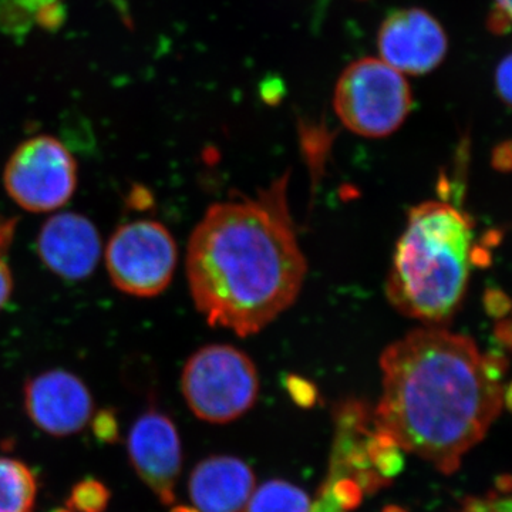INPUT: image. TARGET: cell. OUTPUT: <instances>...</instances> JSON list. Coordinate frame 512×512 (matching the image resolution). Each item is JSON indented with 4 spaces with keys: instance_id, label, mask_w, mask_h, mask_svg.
<instances>
[{
    "instance_id": "1",
    "label": "cell",
    "mask_w": 512,
    "mask_h": 512,
    "mask_svg": "<svg viewBox=\"0 0 512 512\" xmlns=\"http://www.w3.org/2000/svg\"><path fill=\"white\" fill-rule=\"evenodd\" d=\"M380 370L377 427L444 474L460 467L510 402L507 360L443 326L413 330L387 346Z\"/></svg>"
},
{
    "instance_id": "2",
    "label": "cell",
    "mask_w": 512,
    "mask_h": 512,
    "mask_svg": "<svg viewBox=\"0 0 512 512\" xmlns=\"http://www.w3.org/2000/svg\"><path fill=\"white\" fill-rule=\"evenodd\" d=\"M288 187L286 173L254 197L217 202L192 231L185 256L188 286L211 326L247 338L298 299L308 265Z\"/></svg>"
},
{
    "instance_id": "3",
    "label": "cell",
    "mask_w": 512,
    "mask_h": 512,
    "mask_svg": "<svg viewBox=\"0 0 512 512\" xmlns=\"http://www.w3.org/2000/svg\"><path fill=\"white\" fill-rule=\"evenodd\" d=\"M473 222L454 205L426 201L413 207L387 275L390 305L426 326L454 318L474 262Z\"/></svg>"
},
{
    "instance_id": "4",
    "label": "cell",
    "mask_w": 512,
    "mask_h": 512,
    "mask_svg": "<svg viewBox=\"0 0 512 512\" xmlns=\"http://www.w3.org/2000/svg\"><path fill=\"white\" fill-rule=\"evenodd\" d=\"M181 390L198 419L229 423L247 413L258 399V370L251 357L234 346H204L185 363Z\"/></svg>"
},
{
    "instance_id": "5",
    "label": "cell",
    "mask_w": 512,
    "mask_h": 512,
    "mask_svg": "<svg viewBox=\"0 0 512 512\" xmlns=\"http://www.w3.org/2000/svg\"><path fill=\"white\" fill-rule=\"evenodd\" d=\"M336 114L357 136H390L412 110V90L389 64L379 59H362L350 64L335 90Z\"/></svg>"
},
{
    "instance_id": "6",
    "label": "cell",
    "mask_w": 512,
    "mask_h": 512,
    "mask_svg": "<svg viewBox=\"0 0 512 512\" xmlns=\"http://www.w3.org/2000/svg\"><path fill=\"white\" fill-rule=\"evenodd\" d=\"M104 259L117 289L138 298H153L173 281L178 262L177 242L161 222H127L111 235Z\"/></svg>"
},
{
    "instance_id": "7",
    "label": "cell",
    "mask_w": 512,
    "mask_h": 512,
    "mask_svg": "<svg viewBox=\"0 0 512 512\" xmlns=\"http://www.w3.org/2000/svg\"><path fill=\"white\" fill-rule=\"evenodd\" d=\"M3 185L23 210L56 211L72 200L76 191V161L55 137L29 138L9 158Z\"/></svg>"
},
{
    "instance_id": "8",
    "label": "cell",
    "mask_w": 512,
    "mask_h": 512,
    "mask_svg": "<svg viewBox=\"0 0 512 512\" xmlns=\"http://www.w3.org/2000/svg\"><path fill=\"white\" fill-rule=\"evenodd\" d=\"M127 451L131 466L143 483L161 503L173 504L183 460L173 420L156 409L141 414L128 433Z\"/></svg>"
},
{
    "instance_id": "9",
    "label": "cell",
    "mask_w": 512,
    "mask_h": 512,
    "mask_svg": "<svg viewBox=\"0 0 512 512\" xmlns=\"http://www.w3.org/2000/svg\"><path fill=\"white\" fill-rule=\"evenodd\" d=\"M23 397L30 420L50 436L80 433L93 417L92 393L80 377L67 370H47L32 377Z\"/></svg>"
},
{
    "instance_id": "10",
    "label": "cell",
    "mask_w": 512,
    "mask_h": 512,
    "mask_svg": "<svg viewBox=\"0 0 512 512\" xmlns=\"http://www.w3.org/2000/svg\"><path fill=\"white\" fill-rule=\"evenodd\" d=\"M384 63L400 73L424 74L436 69L447 53V35L423 9L394 12L384 20L377 37Z\"/></svg>"
},
{
    "instance_id": "11",
    "label": "cell",
    "mask_w": 512,
    "mask_h": 512,
    "mask_svg": "<svg viewBox=\"0 0 512 512\" xmlns=\"http://www.w3.org/2000/svg\"><path fill=\"white\" fill-rule=\"evenodd\" d=\"M36 248L46 268L67 281L92 275L103 251L93 222L76 212L50 217L40 228Z\"/></svg>"
},
{
    "instance_id": "12",
    "label": "cell",
    "mask_w": 512,
    "mask_h": 512,
    "mask_svg": "<svg viewBox=\"0 0 512 512\" xmlns=\"http://www.w3.org/2000/svg\"><path fill=\"white\" fill-rule=\"evenodd\" d=\"M336 436L328 480L348 478L365 493H375L389 481L376 473L369 458V440L376 430L375 414L367 404L348 400L335 413Z\"/></svg>"
},
{
    "instance_id": "13",
    "label": "cell",
    "mask_w": 512,
    "mask_h": 512,
    "mask_svg": "<svg viewBox=\"0 0 512 512\" xmlns=\"http://www.w3.org/2000/svg\"><path fill=\"white\" fill-rule=\"evenodd\" d=\"M254 485V473L244 461L220 456L194 468L188 490L198 512H244Z\"/></svg>"
},
{
    "instance_id": "14",
    "label": "cell",
    "mask_w": 512,
    "mask_h": 512,
    "mask_svg": "<svg viewBox=\"0 0 512 512\" xmlns=\"http://www.w3.org/2000/svg\"><path fill=\"white\" fill-rule=\"evenodd\" d=\"M36 497L33 471L15 458L0 457V512H33Z\"/></svg>"
},
{
    "instance_id": "15",
    "label": "cell",
    "mask_w": 512,
    "mask_h": 512,
    "mask_svg": "<svg viewBox=\"0 0 512 512\" xmlns=\"http://www.w3.org/2000/svg\"><path fill=\"white\" fill-rule=\"evenodd\" d=\"M60 13V0H0V28L19 35L33 25H56Z\"/></svg>"
},
{
    "instance_id": "16",
    "label": "cell",
    "mask_w": 512,
    "mask_h": 512,
    "mask_svg": "<svg viewBox=\"0 0 512 512\" xmlns=\"http://www.w3.org/2000/svg\"><path fill=\"white\" fill-rule=\"evenodd\" d=\"M311 507V498L301 488L272 480L251 494L244 512H309Z\"/></svg>"
},
{
    "instance_id": "17",
    "label": "cell",
    "mask_w": 512,
    "mask_h": 512,
    "mask_svg": "<svg viewBox=\"0 0 512 512\" xmlns=\"http://www.w3.org/2000/svg\"><path fill=\"white\" fill-rule=\"evenodd\" d=\"M109 501L110 491L106 485L94 478H87L74 485L67 507L72 512H104Z\"/></svg>"
},
{
    "instance_id": "18",
    "label": "cell",
    "mask_w": 512,
    "mask_h": 512,
    "mask_svg": "<svg viewBox=\"0 0 512 512\" xmlns=\"http://www.w3.org/2000/svg\"><path fill=\"white\" fill-rule=\"evenodd\" d=\"M461 512H511V501L494 494L487 498H468Z\"/></svg>"
},
{
    "instance_id": "19",
    "label": "cell",
    "mask_w": 512,
    "mask_h": 512,
    "mask_svg": "<svg viewBox=\"0 0 512 512\" xmlns=\"http://www.w3.org/2000/svg\"><path fill=\"white\" fill-rule=\"evenodd\" d=\"M288 390L291 393L292 399L295 400L299 406L311 407L316 402L318 392H316L315 386L301 377H291L288 380Z\"/></svg>"
},
{
    "instance_id": "20",
    "label": "cell",
    "mask_w": 512,
    "mask_h": 512,
    "mask_svg": "<svg viewBox=\"0 0 512 512\" xmlns=\"http://www.w3.org/2000/svg\"><path fill=\"white\" fill-rule=\"evenodd\" d=\"M94 434L101 441H114L119 436V424H117L114 413L110 410H104L94 417L93 420Z\"/></svg>"
},
{
    "instance_id": "21",
    "label": "cell",
    "mask_w": 512,
    "mask_h": 512,
    "mask_svg": "<svg viewBox=\"0 0 512 512\" xmlns=\"http://www.w3.org/2000/svg\"><path fill=\"white\" fill-rule=\"evenodd\" d=\"M511 0H495L494 12L490 15L488 26L491 32L504 35L510 30Z\"/></svg>"
},
{
    "instance_id": "22",
    "label": "cell",
    "mask_w": 512,
    "mask_h": 512,
    "mask_svg": "<svg viewBox=\"0 0 512 512\" xmlns=\"http://www.w3.org/2000/svg\"><path fill=\"white\" fill-rule=\"evenodd\" d=\"M484 306L487 309L488 315L497 319H503L508 311H510V301L498 289H490V291L485 292Z\"/></svg>"
},
{
    "instance_id": "23",
    "label": "cell",
    "mask_w": 512,
    "mask_h": 512,
    "mask_svg": "<svg viewBox=\"0 0 512 512\" xmlns=\"http://www.w3.org/2000/svg\"><path fill=\"white\" fill-rule=\"evenodd\" d=\"M512 66L511 56L505 57L500 66H498L497 76H495V83H497V90L500 93L501 99L505 104L511 103V90H512Z\"/></svg>"
},
{
    "instance_id": "24",
    "label": "cell",
    "mask_w": 512,
    "mask_h": 512,
    "mask_svg": "<svg viewBox=\"0 0 512 512\" xmlns=\"http://www.w3.org/2000/svg\"><path fill=\"white\" fill-rule=\"evenodd\" d=\"M309 512H348L343 508V505L336 500L329 485H323L320 491L319 500L312 505Z\"/></svg>"
},
{
    "instance_id": "25",
    "label": "cell",
    "mask_w": 512,
    "mask_h": 512,
    "mask_svg": "<svg viewBox=\"0 0 512 512\" xmlns=\"http://www.w3.org/2000/svg\"><path fill=\"white\" fill-rule=\"evenodd\" d=\"M13 292V276L5 256H0V309L9 302Z\"/></svg>"
},
{
    "instance_id": "26",
    "label": "cell",
    "mask_w": 512,
    "mask_h": 512,
    "mask_svg": "<svg viewBox=\"0 0 512 512\" xmlns=\"http://www.w3.org/2000/svg\"><path fill=\"white\" fill-rule=\"evenodd\" d=\"M491 164L497 171L508 173L511 170V143L504 141L500 146L494 148L493 156H491Z\"/></svg>"
},
{
    "instance_id": "27",
    "label": "cell",
    "mask_w": 512,
    "mask_h": 512,
    "mask_svg": "<svg viewBox=\"0 0 512 512\" xmlns=\"http://www.w3.org/2000/svg\"><path fill=\"white\" fill-rule=\"evenodd\" d=\"M16 220L0 215V256H5L15 237Z\"/></svg>"
},
{
    "instance_id": "28",
    "label": "cell",
    "mask_w": 512,
    "mask_h": 512,
    "mask_svg": "<svg viewBox=\"0 0 512 512\" xmlns=\"http://www.w3.org/2000/svg\"><path fill=\"white\" fill-rule=\"evenodd\" d=\"M384 512H406V511L400 510L399 507H387L386 510H384Z\"/></svg>"
},
{
    "instance_id": "29",
    "label": "cell",
    "mask_w": 512,
    "mask_h": 512,
    "mask_svg": "<svg viewBox=\"0 0 512 512\" xmlns=\"http://www.w3.org/2000/svg\"><path fill=\"white\" fill-rule=\"evenodd\" d=\"M174 512H198L197 510H191V508H177V510H174Z\"/></svg>"
},
{
    "instance_id": "30",
    "label": "cell",
    "mask_w": 512,
    "mask_h": 512,
    "mask_svg": "<svg viewBox=\"0 0 512 512\" xmlns=\"http://www.w3.org/2000/svg\"><path fill=\"white\" fill-rule=\"evenodd\" d=\"M53 512H72L70 510H57V511H53Z\"/></svg>"
}]
</instances>
